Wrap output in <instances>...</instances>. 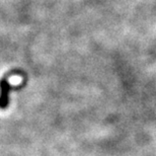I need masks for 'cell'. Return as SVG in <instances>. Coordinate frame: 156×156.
Wrapping results in <instances>:
<instances>
[{
    "mask_svg": "<svg viewBox=\"0 0 156 156\" xmlns=\"http://www.w3.org/2000/svg\"><path fill=\"white\" fill-rule=\"evenodd\" d=\"M12 89V86L9 84L6 78L0 80V108L5 110L9 104V92Z\"/></svg>",
    "mask_w": 156,
    "mask_h": 156,
    "instance_id": "6da1fadb",
    "label": "cell"
}]
</instances>
